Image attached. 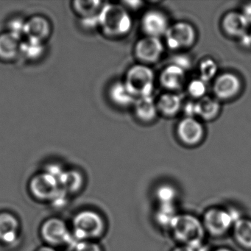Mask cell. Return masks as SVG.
Listing matches in <instances>:
<instances>
[{"mask_svg":"<svg viewBox=\"0 0 251 251\" xmlns=\"http://www.w3.org/2000/svg\"><path fill=\"white\" fill-rule=\"evenodd\" d=\"M134 106L136 115L142 121L151 122L156 117L158 109L151 96L137 98Z\"/></svg>","mask_w":251,"mask_h":251,"instance_id":"44dd1931","label":"cell"},{"mask_svg":"<svg viewBox=\"0 0 251 251\" xmlns=\"http://www.w3.org/2000/svg\"><path fill=\"white\" fill-rule=\"evenodd\" d=\"M248 23L243 14L229 12L222 22V27L226 34L230 36L242 37L245 36Z\"/></svg>","mask_w":251,"mask_h":251,"instance_id":"2e32d148","label":"cell"},{"mask_svg":"<svg viewBox=\"0 0 251 251\" xmlns=\"http://www.w3.org/2000/svg\"><path fill=\"white\" fill-rule=\"evenodd\" d=\"M100 1H74L72 2V9L80 20L98 18L103 7Z\"/></svg>","mask_w":251,"mask_h":251,"instance_id":"ac0fdd59","label":"cell"},{"mask_svg":"<svg viewBox=\"0 0 251 251\" xmlns=\"http://www.w3.org/2000/svg\"><path fill=\"white\" fill-rule=\"evenodd\" d=\"M164 52V46L158 38L147 36L140 39L135 47V54L140 61L153 63L159 59Z\"/></svg>","mask_w":251,"mask_h":251,"instance_id":"30bf717a","label":"cell"},{"mask_svg":"<svg viewBox=\"0 0 251 251\" xmlns=\"http://www.w3.org/2000/svg\"><path fill=\"white\" fill-rule=\"evenodd\" d=\"M30 190L36 199L51 202L62 199L65 192L61 189L58 177L47 171L36 175L31 179Z\"/></svg>","mask_w":251,"mask_h":251,"instance_id":"5b68a950","label":"cell"},{"mask_svg":"<svg viewBox=\"0 0 251 251\" xmlns=\"http://www.w3.org/2000/svg\"><path fill=\"white\" fill-rule=\"evenodd\" d=\"M240 214L233 208H208L201 219L206 234L213 237H223L233 228V225L239 219Z\"/></svg>","mask_w":251,"mask_h":251,"instance_id":"277c9868","label":"cell"},{"mask_svg":"<svg viewBox=\"0 0 251 251\" xmlns=\"http://www.w3.org/2000/svg\"><path fill=\"white\" fill-rule=\"evenodd\" d=\"M20 225L18 219L8 211L0 212V242L11 245L20 236Z\"/></svg>","mask_w":251,"mask_h":251,"instance_id":"9a60e30c","label":"cell"},{"mask_svg":"<svg viewBox=\"0 0 251 251\" xmlns=\"http://www.w3.org/2000/svg\"><path fill=\"white\" fill-rule=\"evenodd\" d=\"M174 61L175 65L177 66V67H180L184 70L189 68V66H190V61L184 56L177 57Z\"/></svg>","mask_w":251,"mask_h":251,"instance_id":"1f68e13d","label":"cell"},{"mask_svg":"<svg viewBox=\"0 0 251 251\" xmlns=\"http://www.w3.org/2000/svg\"><path fill=\"white\" fill-rule=\"evenodd\" d=\"M71 232L77 242L95 241L104 236L107 230L105 218L98 211L86 209L79 211L72 221Z\"/></svg>","mask_w":251,"mask_h":251,"instance_id":"7a4b0ae2","label":"cell"},{"mask_svg":"<svg viewBox=\"0 0 251 251\" xmlns=\"http://www.w3.org/2000/svg\"><path fill=\"white\" fill-rule=\"evenodd\" d=\"M25 24L26 20H23L22 17H14L8 22L7 31L23 40V38L25 37Z\"/></svg>","mask_w":251,"mask_h":251,"instance_id":"f1b7e54d","label":"cell"},{"mask_svg":"<svg viewBox=\"0 0 251 251\" xmlns=\"http://www.w3.org/2000/svg\"><path fill=\"white\" fill-rule=\"evenodd\" d=\"M220 105L218 101L209 97H203L195 102L196 115L205 120H212L218 115Z\"/></svg>","mask_w":251,"mask_h":251,"instance_id":"603a6c76","label":"cell"},{"mask_svg":"<svg viewBox=\"0 0 251 251\" xmlns=\"http://www.w3.org/2000/svg\"><path fill=\"white\" fill-rule=\"evenodd\" d=\"M22 42L9 32L0 33V61L12 63L20 58Z\"/></svg>","mask_w":251,"mask_h":251,"instance_id":"5bb4252c","label":"cell"},{"mask_svg":"<svg viewBox=\"0 0 251 251\" xmlns=\"http://www.w3.org/2000/svg\"><path fill=\"white\" fill-rule=\"evenodd\" d=\"M199 69L201 80L206 83L211 80L217 74V65L214 60L206 58L201 61Z\"/></svg>","mask_w":251,"mask_h":251,"instance_id":"83f0119b","label":"cell"},{"mask_svg":"<svg viewBox=\"0 0 251 251\" xmlns=\"http://www.w3.org/2000/svg\"><path fill=\"white\" fill-rule=\"evenodd\" d=\"M178 191L173 185L161 184L155 191V198L158 205L174 204L178 198Z\"/></svg>","mask_w":251,"mask_h":251,"instance_id":"4316f807","label":"cell"},{"mask_svg":"<svg viewBox=\"0 0 251 251\" xmlns=\"http://www.w3.org/2000/svg\"><path fill=\"white\" fill-rule=\"evenodd\" d=\"M181 98L175 94L161 95L156 103L157 109L166 116H174L181 107Z\"/></svg>","mask_w":251,"mask_h":251,"instance_id":"d4e9b609","label":"cell"},{"mask_svg":"<svg viewBox=\"0 0 251 251\" xmlns=\"http://www.w3.org/2000/svg\"><path fill=\"white\" fill-rule=\"evenodd\" d=\"M185 81V70L175 64L166 67L160 76L163 87L169 90L180 89Z\"/></svg>","mask_w":251,"mask_h":251,"instance_id":"e0dca14e","label":"cell"},{"mask_svg":"<svg viewBox=\"0 0 251 251\" xmlns=\"http://www.w3.org/2000/svg\"><path fill=\"white\" fill-rule=\"evenodd\" d=\"M132 20L126 8L117 4H105L99 15V27L107 36L118 37L131 29Z\"/></svg>","mask_w":251,"mask_h":251,"instance_id":"3957f363","label":"cell"},{"mask_svg":"<svg viewBox=\"0 0 251 251\" xmlns=\"http://www.w3.org/2000/svg\"><path fill=\"white\" fill-rule=\"evenodd\" d=\"M167 46L172 50L189 48L195 41V30L187 23H176L170 26L165 34Z\"/></svg>","mask_w":251,"mask_h":251,"instance_id":"ba28073f","label":"cell"},{"mask_svg":"<svg viewBox=\"0 0 251 251\" xmlns=\"http://www.w3.org/2000/svg\"><path fill=\"white\" fill-rule=\"evenodd\" d=\"M52 33V23L45 16L34 15L26 20L25 39L45 44Z\"/></svg>","mask_w":251,"mask_h":251,"instance_id":"9c48e42d","label":"cell"},{"mask_svg":"<svg viewBox=\"0 0 251 251\" xmlns=\"http://www.w3.org/2000/svg\"><path fill=\"white\" fill-rule=\"evenodd\" d=\"M153 81V72L151 68L145 65H136L129 69L124 83L129 92L135 98H139L151 96Z\"/></svg>","mask_w":251,"mask_h":251,"instance_id":"8992f818","label":"cell"},{"mask_svg":"<svg viewBox=\"0 0 251 251\" xmlns=\"http://www.w3.org/2000/svg\"><path fill=\"white\" fill-rule=\"evenodd\" d=\"M212 251H233L231 249L228 248H226V247H221V248H217V249L214 250Z\"/></svg>","mask_w":251,"mask_h":251,"instance_id":"8d00e7d4","label":"cell"},{"mask_svg":"<svg viewBox=\"0 0 251 251\" xmlns=\"http://www.w3.org/2000/svg\"><path fill=\"white\" fill-rule=\"evenodd\" d=\"M72 251H103L99 243L95 241L76 242Z\"/></svg>","mask_w":251,"mask_h":251,"instance_id":"4dcf8cb0","label":"cell"},{"mask_svg":"<svg viewBox=\"0 0 251 251\" xmlns=\"http://www.w3.org/2000/svg\"><path fill=\"white\" fill-rule=\"evenodd\" d=\"M231 231L239 246L243 249L251 250V220L242 217L233 225Z\"/></svg>","mask_w":251,"mask_h":251,"instance_id":"d6986e66","label":"cell"},{"mask_svg":"<svg viewBox=\"0 0 251 251\" xmlns=\"http://www.w3.org/2000/svg\"><path fill=\"white\" fill-rule=\"evenodd\" d=\"M170 230L180 245L195 248H202L206 235L202 220L190 214H179Z\"/></svg>","mask_w":251,"mask_h":251,"instance_id":"6da1fadb","label":"cell"},{"mask_svg":"<svg viewBox=\"0 0 251 251\" xmlns=\"http://www.w3.org/2000/svg\"><path fill=\"white\" fill-rule=\"evenodd\" d=\"M243 14L244 17L246 19L248 24L251 23V5H248L245 6V9H244V14Z\"/></svg>","mask_w":251,"mask_h":251,"instance_id":"e575fe53","label":"cell"},{"mask_svg":"<svg viewBox=\"0 0 251 251\" xmlns=\"http://www.w3.org/2000/svg\"><path fill=\"white\" fill-rule=\"evenodd\" d=\"M188 92L191 96L195 98H203L206 92L205 82L201 79L192 80L188 86Z\"/></svg>","mask_w":251,"mask_h":251,"instance_id":"f546056e","label":"cell"},{"mask_svg":"<svg viewBox=\"0 0 251 251\" xmlns=\"http://www.w3.org/2000/svg\"><path fill=\"white\" fill-rule=\"evenodd\" d=\"M142 27L148 36L158 38L165 35L169 27L168 20L161 11H148L142 17Z\"/></svg>","mask_w":251,"mask_h":251,"instance_id":"8fae6325","label":"cell"},{"mask_svg":"<svg viewBox=\"0 0 251 251\" xmlns=\"http://www.w3.org/2000/svg\"><path fill=\"white\" fill-rule=\"evenodd\" d=\"M214 92L220 100H229L234 98L241 90V80L232 73L220 75L214 81Z\"/></svg>","mask_w":251,"mask_h":251,"instance_id":"7c38bea8","label":"cell"},{"mask_svg":"<svg viewBox=\"0 0 251 251\" xmlns=\"http://www.w3.org/2000/svg\"><path fill=\"white\" fill-rule=\"evenodd\" d=\"M202 248H195L192 247L179 245L177 248H174L172 251H202Z\"/></svg>","mask_w":251,"mask_h":251,"instance_id":"836d02e7","label":"cell"},{"mask_svg":"<svg viewBox=\"0 0 251 251\" xmlns=\"http://www.w3.org/2000/svg\"><path fill=\"white\" fill-rule=\"evenodd\" d=\"M185 112L187 114L188 117H193L194 115H196V111H195V102H189L185 106Z\"/></svg>","mask_w":251,"mask_h":251,"instance_id":"d6a6232c","label":"cell"},{"mask_svg":"<svg viewBox=\"0 0 251 251\" xmlns=\"http://www.w3.org/2000/svg\"><path fill=\"white\" fill-rule=\"evenodd\" d=\"M178 214L174 204L158 205L155 213V220L160 227L170 230L173 222Z\"/></svg>","mask_w":251,"mask_h":251,"instance_id":"cb8c5ba5","label":"cell"},{"mask_svg":"<svg viewBox=\"0 0 251 251\" xmlns=\"http://www.w3.org/2000/svg\"><path fill=\"white\" fill-rule=\"evenodd\" d=\"M250 39H251V36H250Z\"/></svg>","mask_w":251,"mask_h":251,"instance_id":"74e56055","label":"cell"},{"mask_svg":"<svg viewBox=\"0 0 251 251\" xmlns=\"http://www.w3.org/2000/svg\"><path fill=\"white\" fill-rule=\"evenodd\" d=\"M110 99L116 105L121 107H127L134 104L136 99L127 89L123 82L113 83L108 90Z\"/></svg>","mask_w":251,"mask_h":251,"instance_id":"ffe728a7","label":"cell"},{"mask_svg":"<svg viewBox=\"0 0 251 251\" xmlns=\"http://www.w3.org/2000/svg\"><path fill=\"white\" fill-rule=\"evenodd\" d=\"M40 233L42 239L52 248L70 243L73 238L67 223L57 217L45 220L41 226Z\"/></svg>","mask_w":251,"mask_h":251,"instance_id":"52a82bcc","label":"cell"},{"mask_svg":"<svg viewBox=\"0 0 251 251\" xmlns=\"http://www.w3.org/2000/svg\"><path fill=\"white\" fill-rule=\"evenodd\" d=\"M38 251H55V250L54 249V248H52V247L47 246L41 248Z\"/></svg>","mask_w":251,"mask_h":251,"instance_id":"d590c367","label":"cell"},{"mask_svg":"<svg viewBox=\"0 0 251 251\" xmlns=\"http://www.w3.org/2000/svg\"><path fill=\"white\" fill-rule=\"evenodd\" d=\"M45 44L25 39L21 44V57L31 62L39 61L45 53Z\"/></svg>","mask_w":251,"mask_h":251,"instance_id":"7402d4cb","label":"cell"},{"mask_svg":"<svg viewBox=\"0 0 251 251\" xmlns=\"http://www.w3.org/2000/svg\"><path fill=\"white\" fill-rule=\"evenodd\" d=\"M59 183L61 189L64 192L67 191H76L79 186L83 183V178L81 173L77 170H67L63 172L59 177Z\"/></svg>","mask_w":251,"mask_h":251,"instance_id":"484cf974","label":"cell"},{"mask_svg":"<svg viewBox=\"0 0 251 251\" xmlns=\"http://www.w3.org/2000/svg\"><path fill=\"white\" fill-rule=\"evenodd\" d=\"M177 136L183 143L195 145L199 143L203 136V127L194 117H186L177 125Z\"/></svg>","mask_w":251,"mask_h":251,"instance_id":"4fadbf2b","label":"cell"}]
</instances>
